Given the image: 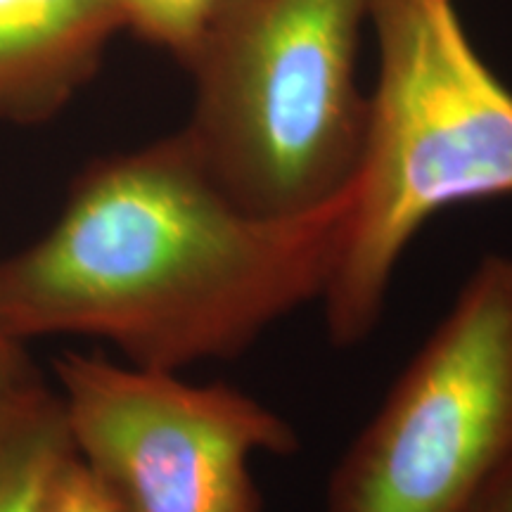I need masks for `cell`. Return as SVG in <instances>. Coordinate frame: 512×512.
Listing matches in <instances>:
<instances>
[{
    "instance_id": "obj_6",
    "label": "cell",
    "mask_w": 512,
    "mask_h": 512,
    "mask_svg": "<svg viewBox=\"0 0 512 512\" xmlns=\"http://www.w3.org/2000/svg\"><path fill=\"white\" fill-rule=\"evenodd\" d=\"M117 27V0H0V119L60 110Z\"/></svg>"
},
{
    "instance_id": "obj_2",
    "label": "cell",
    "mask_w": 512,
    "mask_h": 512,
    "mask_svg": "<svg viewBox=\"0 0 512 512\" xmlns=\"http://www.w3.org/2000/svg\"><path fill=\"white\" fill-rule=\"evenodd\" d=\"M380 74L342 238L318 302L335 347L380 323L403 252L439 211L512 195V91L451 0H370Z\"/></svg>"
},
{
    "instance_id": "obj_11",
    "label": "cell",
    "mask_w": 512,
    "mask_h": 512,
    "mask_svg": "<svg viewBox=\"0 0 512 512\" xmlns=\"http://www.w3.org/2000/svg\"><path fill=\"white\" fill-rule=\"evenodd\" d=\"M467 512H512V463L486 484Z\"/></svg>"
},
{
    "instance_id": "obj_10",
    "label": "cell",
    "mask_w": 512,
    "mask_h": 512,
    "mask_svg": "<svg viewBox=\"0 0 512 512\" xmlns=\"http://www.w3.org/2000/svg\"><path fill=\"white\" fill-rule=\"evenodd\" d=\"M34 377H38V370L27 354V342H22L8 328L3 311H0V394L34 380Z\"/></svg>"
},
{
    "instance_id": "obj_4",
    "label": "cell",
    "mask_w": 512,
    "mask_h": 512,
    "mask_svg": "<svg viewBox=\"0 0 512 512\" xmlns=\"http://www.w3.org/2000/svg\"><path fill=\"white\" fill-rule=\"evenodd\" d=\"M512 463V254L489 252L330 479L328 512H467Z\"/></svg>"
},
{
    "instance_id": "obj_1",
    "label": "cell",
    "mask_w": 512,
    "mask_h": 512,
    "mask_svg": "<svg viewBox=\"0 0 512 512\" xmlns=\"http://www.w3.org/2000/svg\"><path fill=\"white\" fill-rule=\"evenodd\" d=\"M344 200L302 221L247 214L181 131L88 166L53 226L0 261V311L22 342L102 339L138 368L235 358L318 302Z\"/></svg>"
},
{
    "instance_id": "obj_3",
    "label": "cell",
    "mask_w": 512,
    "mask_h": 512,
    "mask_svg": "<svg viewBox=\"0 0 512 512\" xmlns=\"http://www.w3.org/2000/svg\"><path fill=\"white\" fill-rule=\"evenodd\" d=\"M370 0H228L185 60L195 107L183 136L247 214L302 221L344 200L368 98L356 83Z\"/></svg>"
},
{
    "instance_id": "obj_5",
    "label": "cell",
    "mask_w": 512,
    "mask_h": 512,
    "mask_svg": "<svg viewBox=\"0 0 512 512\" xmlns=\"http://www.w3.org/2000/svg\"><path fill=\"white\" fill-rule=\"evenodd\" d=\"M55 377L76 456L128 512H261L249 460L299 446L283 415L223 382L79 351Z\"/></svg>"
},
{
    "instance_id": "obj_9",
    "label": "cell",
    "mask_w": 512,
    "mask_h": 512,
    "mask_svg": "<svg viewBox=\"0 0 512 512\" xmlns=\"http://www.w3.org/2000/svg\"><path fill=\"white\" fill-rule=\"evenodd\" d=\"M38 512H128L83 460L69 453L43 489Z\"/></svg>"
},
{
    "instance_id": "obj_8",
    "label": "cell",
    "mask_w": 512,
    "mask_h": 512,
    "mask_svg": "<svg viewBox=\"0 0 512 512\" xmlns=\"http://www.w3.org/2000/svg\"><path fill=\"white\" fill-rule=\"evenodd\" d=\"M228 0H117L121 24L185 62Z\"/></svg>"
},
{
    "instance_id": "obj_7",
    "label": "cell",
    "mask_w": 512,
    "mask_h": 512,
    "mask_svg": "<svg viewBox=\"0 0 512 512\" xmlns=\"http://www.w3.org/2000/svg\"><path fill=\"white\" fill-rule=\"evenodd\" d=\"M69 453L62 399L41 375L0 394V512H38L50 475Z\"/></svg>"
}]
</instances>
